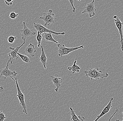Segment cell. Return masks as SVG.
I'll use <instances>...</instances> for the list:
<instances>
[{
  "label": "cell",
  "instance_id": "26",
  "mask_svg": "<svg viewBox=\"0 0 123 121\" xmlns=\"http://www.w3.org/2000/svg\"><path fill=\"white\" fill-rule=\"evenodd\" d=\"M4 90V89L3 87H2V86L0 87V93L3 92V91Z\"/></svg>",
  "mask_w": 123,
  "mask_h": 121
},
{
  "label": "cell",
  "instance_id": "6",
  "mask_svg": "<svg viewBox=\"0 0 123 121\" xmlns=\"http://www.w3.org/2000/svg\"><path fill=\"white\" fill-rule=\"evenodd\" d=\"M25 22H23V29L21 30L20 31L21 32V38L23 41L26 40V39L30 38L33 35H35L37 34V33L35 32L30 30L28 28L26 25Z\"/></svg>",
  "mask_w": 123,
  "mask_h": 121
},
{
  "label": "cell",
  "instance_id": "17",
  "mask_svg": "<svg viewBox=\"0 0 123 121\" xmlns=\"http://www.w3.org/2000/svg\"><path fill=\"white\" fill-rule=\"evenodd\" d=\"M70 109L71 111V121H82L79 117V116L78 115L77 116L75 114L72 107H70Z\"/></svg>",
  "mask_w": 123,
  "mask_h": 121
},
{
  "label": "cell",
  "instance_id": "25",
  "mask_svg": "<svg viewBox=\"0 0 123 121\" xmlns=\"http://www.w3.org/2000/svg\"><path fill=\"white\" fill-rule=\"evenodd\" d=\"M118 111H119V109H118V108H116V109H115V112H114V113L113 114V115H112V116L110 118V119H109V120H108V121H110L111 120V119H112V118L114 117V116L115 115V114H116L117 112H118Z\"/></svg>",
  "mask_w": 123,
  "mask_h": 121
},
{
  "label": "cell",
  "instance_id": "8",
  "mask_svg": "<svg viewBox=\"0 0 123 121\" xmlns=\"http://www.w3.org/2000/svg\"><path fill=\"white\" fill-rule=\"evenodd\" d=\"M25 40H24L23 44L21 45H20L19 47L17 46L15 48L11 47H9V49L11 50V51L8 53V57H10L8 61H9L10 62L11 64H12V62L14 59L17 60V59H18V57L17 56V53H18L20 48L24 45L25 44Z\"/></svg>",
  "mask_w": 123,
  "mask_h": 121
},
{
  "label": "cell",
  "instance_id": "28",
  "mask_svg": "<svg viewBox=\"0 0 123 121\" xmlns=\"http://www.w3.org/2000/svg\"><path fill=\"white\" fill-rule=\"evenodd\" d=\"M115 121H120V120H117V119H116V120H115Z\"/></svg>",
  "mask_w": 123,
  "mask_h": 121
},
{
  "label": "cell",
  "instance_id": "16",
  "mask_svg": "<svg viewBox=\"0 0 123 121\" xmlns=\"http://www.w3.org/2000/svg\"><path fill=\"white\" fill-rule=\"evenodd\" d=\"M43 38L46 41L53 42L56 43L57 45L58 44V42L56 41L53 37L52 34L51 33H44L43 36Z\"/></svg>",
  "mask_w": 123,
  "mask_h": 121
},
{
  "label": "cell",
  "instance_id": "15",
  "mask_svg": "<svg viewBox=\"0 0 123 121\" xmlns=\"http://www.w3.org/2000/svg\"><path fill=\"white\" fill-rule=\"evenodd\" d=\"M77 58H76L74 60V64L72 66L68 67V69L69 71H73L72 74H74L75 72L78 73V72H80V66L77 65L76 64L77 63Z\"/></svg>",
  "mask_w": 123,
  "mask_h": 121
},
{
  "label": "cell",
  "instance_id": "4",
  "mask_svg": "<svg viewBox=\"0 0 123 121\" xmlns=\"http://www.w3.org/2000/svg\"><path fill=\"white\" fill-rule=\"evenodd\" d=\"M55 14L53 13V10H49L48 12L43 13V15L39 18V19H42L45 23L44 27L50 26V25L53 23H54Z\"/></svg>",
  "mask_w": 123,
  "mask_h": 121
},
{
  "label": "cell",
  "instance_id": "5",
  "mask_svg": "<svg viewBox=\"0 0 123 121\" xmlns=\"http://www.w3.org/2000/svg\"><path fill=\"white\" fill-rule=\"evenodd\" d=\"M33 26L36 29L37 31L38 32L41 34H42L43 33H51L52 34L56 35H64L65 34V33L64 32H63L62 33H57V32H55L47 28L46 27H44V26H43L39 23H34V24Z\"/></svg>",
  "mask_w": 123,
  "mask_h": 121
},
{
  "label": "cell",
  "instance_id": "1",
  "mask_svg": "<svg viewBox=\"0 0 123 121\" xmlns=\"http://www.w3.org/2000/svg\"><path fill=\"white\" fill-rule=\"evenodd\" d=\"M85 76L90 78L91 80L94 79L99 80L100 78L103 79L107 78L109 76V74L107 72H103L101 71H99V69L91 68L88 69L87 71H85Z\"/></svg>",
  "mask_w": 123,
  "mask_h": 121
},
{
  "label": "cell",
  "instance_id": "29",
  "mask_svg": "<svg viewBox=\"0 0 123 121\" xmlns=\"http://www.w3.org/2000/svg\"><path fill=\"white\" fill-rule=\"evenodd\" d=\"M77 0L78 1H80L81 0Z\"/></svg>",
  "mask_w": 123,
  "mask_h": 121
},
{
  "label": "cell",
  "instance_id": "7",
  "mask_svg": "<svg viewBox=\"0 0 123 121\" xmlns=\"http://www.w3.org/2000/svg\"><path fill=\"white\" fill-rule=\"evenodd\" d=\"M9 63H10V61L8 60L6 66L5 68L3 69H1V70H0V77H1L2 76H3L5 77L4 78L5 79H6L7 78L10 77L12 80L15 82L13 78L12 77V76H13L15 77L17 76V73L15 72V71H12L9 69L8 68V64H9Z\"/></svg>",
  "mask_w": 123,
  "mask_h": 121
},
{
  "label": "cell",
  "instance_id": "12",
  "mask_svg": "<svg viewBox=\"0 0 123 121\" xmlns=\"http://www.w3.org/2000/svg\"><path fill=\"white\" fill-rule=\"evenodd\" d=\"M113 100V98H111V99L107 105L104 108L103 110L101 111V113L100 114V115H98L96 119L94 121H97L100 118L103 117L105 115H106L110 111V110L112 107V102Z\"/></svg>",
  "mask_w": 123,
  "mask_h": 121
},
{
  "label": "cell",
  "instance_id": "18",
  "mask_svg": "<svg viewBox=\"0 0 123 121\" xmlns=\"http://www.w3.org/2000/svg\"><path fill=\"white\" fill-rule=\"evenodd\" d=\"M17 55H19V57L22 59V60L25 63H29L30 62V58L26 55L21 54L18 52L17 53Z\"/></svg>",
  "mask_w": 123,
  "mask_h": 121
},
{
  "label": "cell",
  "instance_id": "10",
  "mask_svg": "<svg viewBox=\"0 0 123 121\" xmlns=\"http://www.w3.org/2000/svg\"><path fill=\"white\" fill-rule=\"evenodd\" d=\"M114 23L115 24L117 28L119 31V34L120 36V44L121 45V51H123V30H122V28H123V23L121 22L119 18L117 17L114 20Z\"/></svg>",
  "mask_w": 123,
  "mask_h": 121
},
{
  "label": "cell",
  "instance_id": "22",
  "mask_svg": "<svg viewBox=\"0 0 123 121\" xmlns=\"http://www.w3.org/2000/svg\"><path fill=\"white\" fill-rule=\"evenodd\" d=\"M6 118L5 115L3 113L2 110L0 111V121H4Z\"/></svg>",
  "mask_w": 123,
  "mask_h": 121
},
{
  "label": "cell",
  "instance_id": "21",
  "mask_svg": "<svg viewBox=\"0 0 123 121\" xmlns=\"http://www.w3.org/2000/svg\"><path fill=\"white\" fill-rule=\"evenodd\" d=\"M16 37L13 36H10L8 38V41L10 44H13L16 39Z\"/></svg>",
  "mask_w": 123,
  "mask_h": 121
},
{
  "label": "cell",
  "instance_id": "19",
  "mask_svg": "<svg viewBox=\"0 0 123 121\" xmlns=\"http://www.w3.org/2000/svg\"><path fill=\"white\" fill-rule=\"evenodd\" d=\"M36 39L38 42V45H37V47L38 48H40L41 47V43L42 42V37L41 34L40 33L38 32H37V37H36Z\"/></svg>",
  "mask_w": 123,
  "mask_h": 121
},
{
  "label": "cell",
  "instance_id": "23",
  "mask_svg": "<svg viewBox=\"0 0 123 121\" xmlns=\"http://www.w3.org/2000/svg\"><path fill=\"white\" fill-rule=\"evenodd\" d=\"M13 1L14 0H5V2L6 4L8 6H10V5H12Z\"/></svg>",
  "mask_w": 123,
  "mask_h": 121
},
{
  "label": "cell",
  "instance_id": "14",
  "mask_svg": "<svg viewBox=\"0 0 123 121\" xmlns=\"http://www.w3.org/2000/svg\"><path fill=\"white\" fill-rule=\"evenodd\" d=\"M37 51V50L35 48L34 45L32 44H30L26 48L25 52L27 54L29 55L31 57H34V53Z\"/></svg>",
  "mask_w": 123,
  "mask_h": 121
},
{
  "label": "cell",
  "instance_id": "20",
  "mask_svg": "<svg viewBox=\"0 0 123 121\" xmlns=\"http://www.w3.org/2000/svg\"><path fill=\"white\" fill-rule=\"evenodd\" d=\"M18 16V14L14 12H12L9 15V18L11 19H15Z\"/></svg>",
  "mask_w": 123,
  "mask_h": 121
},
{
  "label": "cell",
  "instance_id": "13",
  "mask_svg": "<svg viewBox=\"0 0 123 121\" xmlns=\"http://www.w3.org/2000/svg\"><path fill=\"white\" fill-rule=\"evenodd\" d=\"M40 47H41V53L40 57L39 58V61L42 63L44 69H46V64H47V57L45 52H44L43 46L42 45H41Z\"/></svg>",
  "mask_w": 123,
  "mask_h": 121
},
{
  "label": "cell",
  "instance_id": "27",
  "mask_svg": "<svg viewBox=\"0 0 123 121\" xmlns=\"http://www.w3.org/2000/svg\"><path fill=\"white\" fill-rule=\"evenodd\" d=\"M117 17V15H115V16H114L113 18H114V19H115Z\"/></svg>",
  "mask_w": 123,
  "mask_h": 121
},
{
  "label": "cell",
  "instance_id": "3",
  "mask_svg": "<svg viewBox=\"0 0 123 121\" xmlns=\"http://www.w3.org/2000/svg\"><path fill=\"white\" fill-rule=\"evenodd\" d=\"M15 82L16 83V87H17V94L16 95V96L19 99L20 105L22 106L23 108V112L26 115H27V112L26 109V105L25 101L24 95L23 94L20 89L18 82L17 77L15 78Z\"/></svg>",
  "mask_w": 123,
  "mask_h": 121
},
{
  "label": "cell",
  "instance_id": "11",
  "mask_svg": "<svg viewBox=\"0 0 123 121\" xmlns=\"http://www.w3.org/2000/svg\"><path fill=\"white\" fill-rule=\"evenodd\" d=\"M50 77L54 85L56 87L55 90L57 92L61 87V84L63 83V79L61 78L58 77L57 74L55 75V76H51Z\"/></svg>",
  "mask_w": 123,
  "mask_h": 121
},
{
  "label": "cell",
  "instance_id": "9",
  "mask_svg": "<svg viewBox=\"0 0 123 121\" xmlns=\"http://www.w3.org/2000/svg\"><path fill=\"white\" fill-rule=\"evenodd\" d=\"M94 1L95 0H93L92 2L87 4L83 11L81 12V13H88L89 17L91 18L94 16L95 15V11L97 10L94 6Z\"/></svg>",
  "mask_w": 123,
  "mask_h": 121
},
{
  "label": "cell",
  "instance_id": "24",
  "mask_svg": "<svg viewBox=\"0 0 123 121\" xmlns=\"http://www.w3.org/2000/svg\"><path fill=\"white\" fill-rule=\"evenodd\" d=\"M69 1V2L71 5V6L73 8V13H74L76 12V8L74 7V0H68Z\"/></svg>",
  "mask_w": 123,
  "mask_h": 121
},
{
  "label": "cell",
  "instance_id": "2",
  "mask_svg": "<svg viewBox=\"0 0 123 121\" xmlns=\"http://www.w3.org/2000/svg\"><path fill=\"white\" fill-rule=\"evenodd\" d=\"M57 45V47L58 48V55L59 57H62L64 55H68L69 53L78 49L84 48V46L83 45H81L79 47L73 48L66 47L64 45H61L60 44H58Z\"/></svg>",
  "mask_w": 123,
  "mask_h": 121
}]
</instances>
